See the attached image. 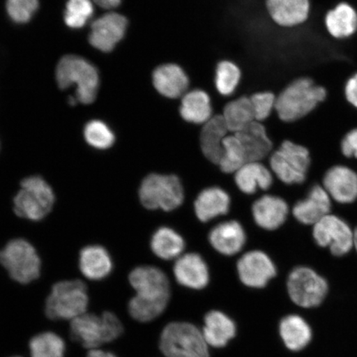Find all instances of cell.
Wrapping results in <instances>:
<instances>
[{"mask_svg":"<svg viewBox=\"0 0 357 357\" xmlns=\"http://www.w3.org/2000/svg\"><path fill=\"white\" fill-rule=\"evenodd\" d=\"M326 26L334 38L349 37L357 29V13L348 4H339L326 16Z\"/></svg>","mask_w":357,"mask_h":357,"instance_id":"obj_31","label":"cell"},{"mask_svg":"<svg viewBox=\"0 0 357 357\" xmlns=\"http://www.w3.org/2000/svg\"><path fill=\"white\" fill-rule=\"evenodd\" d=\"M229 195L218 187H212L201 192L195 203L196 215L204 222L226 214L229 212Z\"/></svg>","mask_w":357,"mask_h":357,"instance_id":"obj_27","label":"cell"},{"mask_svg":"<svg viewBox=\"0 0 357 357\" xmlns=\"http://www.w3.org/2000/svg\"><path fill=\"white\" fill-rule=\"evenodd\" d=\"M93 2L102 8L109 10V8L119 7L122 3V0H93Z\"/></svg>","mask_w":357,"mask_h":357,"instance_id":"obj_42","label":"cell"},{"mask_svg":"<svg viewBox=\"0 0 357 357\" xmlns=\"http://www.w3.org/2000/svg\"><path fill=\"white\" fill-rule=\"evenodd\" d=\"M289 213L284 200L265 195L253 204L252 213L257 225L266 230H275L283 225Z\"/></svg>","mask_w":357,"mask_h":357,"instance_id":"obj_24","label":"cell"},{"mask_svg":"<svg viewBox=\"0 0 357 357\" xmlns=\"http://www.w3.org/2000/svg\"><path fill=\"white\" fill-rule=\"evenodd\" d=\"M235 135L243 146L248 162H260L270 154L273 146L263 123L253 121Z\"/></svg>","mask_w":357,"mask_h":357,"instance_id":"obj_23","label":"cell"},{"mask_svg":"<svg viewBox=\"0 0 357 357\" xmlns=\"http://www.w3.org/2000/svg\"><path fill=\"white\" fill-rule=\"evenodd\" d=\"M227 129L231 134L238 133L255 121L251 100L248 96H240L226 102L222 112Z\"/></svg>","mask_w":357,"mask_h":357,"instance_id":"obj_30","label":"cell"},{"mask_svg":"<svg viewBox=\"0 0 357 357\" xmlns=\"http://www.w3.org/2000/svg\"><path fill=\"white\" fill-rule=\"evenodd\" d=\"M235 181L241 191L252 195L258 189H269L273 178L269 169L261 163L254 162L245 163L236 172Z\"/></svg>","mask_w":357,"mask_h":357,"instance_id":"obj_29","label":"cell"},{"mask_svg":"<svg viewBox=\"0 0 357 357\" xmlns=\"http://www.w3.org/2000/svg\"><path fill=\"white\" fill-rule=\"evenodd\" d=\"M203 335L207 344L222 347L227 344L236 334L234 321L223 312L211 311L205 317Z\"/></svg>","mask_w":357,"mask_h":357,"instance_id":"obj_28","label":"cell"},{"mask_svg":"<svg viewBox=\"0 0 357 357\" xmlns=\"http://www.w3.org/2000/svg\"><path fill=\"white\" fill-rule=\"evenodd\" d=\"M56 82L62 89L77 86V100L82 104L96 100L100 86L99 73L91 62L74 55L66 56L56 67Z\"/></svg>","mask_w":357,"mask_h":357,"instance_id":"obj_3","label":"cell"},{"mask_svg":"<svg viewBox=\"0 0 357 357\" xmlns=\"http://www.w3.org/2000/svg\"><path fill=\"white\" fill-rule=\"evenodd\" d=\"M15 357H20V356H15Z\"/></svg>","mask_w":357,"mask_h":357,"instance_id":"obj_45","label":"cell"},{"mask_svg":"<svg viewBox=\"0 0 357 357\" xmlns=\"http://www.w3.org/2000/svg\"><path fill=\"white\" fill-rule=\"evenodd\" d=\"M84 138L89 145L96 149L105 150L114 145L115 136L108 125L100 120H93L84 127Z\"/></svg>","mask_w":357,"mask_h":357,"instance_id":"obj_36","label":"cell"},{"mask_svg":"<svg viewBox=\"0 0 357 357\" xmlns=\"http://www.w3.org/2000/svg\"><path fill=\"white\" fill-rule=\"evenodd\" d=\"M287 289L290 300L305 310L318 309L327 300L328 281L314 270L297 267L289 274Z\"/></svg>","mask_w":357,"mask_h":357,"instance_id":"obj_8","label":"cell"},{"mask_svg":"<svg viewBox=\"0 0 357 357\" xmlns=\"http://www.w3.org/2000/svg\"><path fill=\"white\" fill-rule=\"evenodd\" d=\"M229 132L222 114H214L201 127L199 136L200 149L211 162L220 163L223 153V140Z\"/></svg>","mask_w":357,"mask_h":357,"instance_id":"obj_19","label":"cell"},{"mask_svg":"<svg viewBox=\"0 0 357 357\" xmlns=\"http://www.w3.org/2000/svg\"><path fill=\"white\" fill-rule=\"evenodd\" d=\"M312 234L317 244L329 248L334 256L345 255L354 245L350 227L340 218L330 214L314 225Z\"/></svg>","mask_w":357,"mask_h":357,"instance_id":"obj_12","label":"cell"},{"mask_svg":"<svg viewBox=\"0 0 357 357\" xmlns=\"http://www.w3.org/2000/svg\"><path fill=\"white\" fill-rule=\"evenodd\" d=\"M178 113L185 123L202 126L214 115L211 96L203 89H190L180 100Z\"/></svg>","mask_w":357,"mask_h":357,"instance_id":"obj_18","label":"cell"},{"mask_svg":"<svg viewBox=\"0 0 357 357\" xmlns=\"http://www.w3.org/2000/svg\"><path fill=\"white\" fill-rule=\"evenodd\" d=\"M270 162L275 175L285 184H301L305 181L310 155L305 146L287 140L272 154Z\"/></svg>","mask_w":357,"mask_h":357,"instance_id":"obj_11","label":"cell"},{"mask_svg":"<svg viewBox=\"0 0 357 357\" xmlns=\"http://www.w3.org/2000/svg\"><path fill=\"white\" fill-rule=\"evenodd\" d=\"M325 97L324 88L316 86L310 78H298L276 96L275 112L280 121L296 122L311 113Z\"/></svg>","mask_w":357,"mask_h":357,"instance_id":"obj_2","label":"cell"},{"mask_svg":"<svg viewBox=\"0 0 357 357\" xmlns=\"http://www.w3.org/2000/svg\"><path fill=\"white\" fill-rule=\"evenodd\" d=\"M151 247L158 257L172 260L181 255L185 242L176 231L169 227H160L151 238Z\"/></svg>","mask_w":357,"mask_h":357,"instance_id":"obj_32","label":"cell"},{"mask_svg":"<svg viewBox=\"0 0 357 357\" xmlns=\"http://www.w3.org/2000/svg\"><path fill=\"white\" fill-rule=\"evenodd\" d=\"M123 332L121 322L111 312H105L100 317L86 312L71 320L70 324L71 337L91 350L114 341Z\"/></svg>","mask_w":357,"mask_h":357,"instance_id":"obj_4","label":"cell"},{"mask_svg":"<svg viewBox=\"0 0 357 357\" xmlns=\"http://www.w3.org/2000/svg\"><path fill=\"white\" fill-rule=\"evenodd\" d=\"M139 197L146 208L172 211L183 203L184 190L180 178L176 176L151 174L142 183Z\"/></svg>","mask_w":357,"mask_h":357,"instance_id":"obj_10","label":"cell"},{"mask_svg":"<svg viewBox=\"0 0 357 357\" xmlns=\"http://www.w3.org/2000/svg\"><path fill=\"white\" fill-rule=\"evenodd\" d=\"M89 303L87 288L79 280H65L52 287L46 302L49 319H70L86 314Z\"/></svg>","mask_w":357,"mask_h":357,"instance_id":"obj_5","label":"cell"},{"mask_svg":"<svg viewBox=\"0 0 357 357\" xmlns=\"http://www.w3.org/2000/svg\"><path fill=\"white\" fill-rule=\"evenodd\" d=\"M91 0H68L64 15L66 24L71 29H80L93 15Z\"/></svg>","mask_w":357,"mask_h":357,"instance_id":"obj_37","label":"cell"},{"mask_svg":"<svg viewBox=\"0 0 357 357\" xmlns=\"http://www.w3.org/2000/svg\"><path fill=\"white\" fill-rule=\"evenodd\" d=\"M156 92L165 99L180 100L190 89V79L185 70L175 63L160 65L151 73Z\"/></svg>","mask_w":357,"mask_h":357,"instance_id":"obj_14","label":"cell"},{"mask_svg":"<svg viewBox=\"0 0 357 357\" xmlns=\"http://www.w3.org/2000/svg\"><path fill=\"white\" fill-rule=\"evenodd\" d=\"M174 273L178 283L190 289H204L208 283L206 263L196 253L185 254L178 257L174 266Z\"/></svg>","mask_w":357,"mask_h":357,"instance_id":"obj_22","label":"cell"},{"mask_svg":"<svg viewBox=\"0 0 357 357\" xmlns=\"http://www.w3.org/2000/svg\"><path fill=\"white\" fill-rule=\"evenodd\" d=\"M238 271L242 282L252 288L265 287L276 275L274 263L266 254L260 251L249 252L241 257Z\"/></svg>","mask_w":357,"mask_h":357,"instance_id":"obj_15","label":"cell"},{"mask_svg":"<svg viewBox=\"0 0 357 357\" xmlns=\"http://www.w3.org/2000/svg\"><path fill=\"white\" fill-rule=\"evenodd\" d=\"M223 153L218 166L225 173H234L248 163L243 146L235 134L223 140Z\"/></svg>","mask_w":357,"mask_h":357,"instance_id":"obj_35","label":"cell"},{"mask_svg":"<svg viewBox=\"0 0 357 357\" xmlns=\"http://www.w3.org/2000/svg\"><path fill=\"white\" fill-rule=\"evenodd\" d=\"M209 241L218 252L227 256L234 255L243 248L245 231L238 222H222L211 231Z\"/></svg>","mask_w":357,"mask_h":357,"instance_id":"obj_25","label":"cell"},{"mask_svg":"<svg viewBox=\"0 0 357 357\" xmlns=\"http://www.w3.org/2000/svg\"><path fill=\"white\" fill-rule=\"evenodd\" d=\"M87 357H117L110 352H105L104 351L93 349L89 351Z\"/></svg>","mask_w":357,"mask_h":357,"instance_id":"obj_43","label":"cell"},{"mask_svg":"<svg viewBox=\"0 0 357 357\" xmlns=\"http://www.w3.org/2000/svg\"><path fill=\"white\" fill-rule=\"evenodd\" d=\"M268 15L280 28H294L309 17L310 0H266Z\"/></svg>","mask_w":357,"mask_h":357,"instance_id":"obj_16","label":"cell"},{"mask_svg":"<svg viewBox=\"0 0 357 357\" xmlns=\"http://www.w3.org/2000/svg\"><path fill=\"white\" fill-rule=\"evenodd\" d=\"M29 349L32 357H64L66 346L57 334L47 332L31 339Z\"/></svg>","mask_w":357,"mask_h":357,"instance_id":"obj_34","label":"cell"},{"mask_svg":"<svg viewBox=\"0 0 357 357\" xmlns=\"http://www.w3.org/2000/svg\"><path fill=\"white\" fill-rule=\"evenodd\" d=\"M127 17L117 13H109L93 22L89 41L101 52H109L126 34Z\"/></svg>","mask_w":357,"mask_h":357,"instance_id":"obj_13","label":"cell"},{"mask_svg":"<svg viewBox=\"0 0 357 357\" xmlns=\"http://www.w3.org/2000/svg\"><path fill=\"white\" fill-rule=\"evenodd\" d=\"M160 347L167 357H209L203 333L188 323H172L164 328Z\"/></svg>","mask_w":357,"mask_h":357,"instance_id":"obj_6","label":"cell"},{"mask_svg":"<svg viewBox=\"0 0 357 357\" xmlns=\"http://www.w3.org/2000/svg\"><path fill=\"white\" fill-rule=\"evenodd\" d=\"M342 151L343 155L347 158H357V129L350 132L342 142Z\"/></svg>","mask_w":357,"mask_h":357,"instance_id":"obj_40","label":"cell"},{"mask_svg":"<svg viewBox=\"0 0 357 357\" xmlns=\"http://www.w3.org/2000/svg\"><path fill=\"white\" fill-rule=\"evenodd\" d=\"M279 330L284 346L293 352L305 351L314 338V331L309 321L298 314L284 317Z\"/></svg>","mask_w":357,"mask_h":357,"instance_id":"obj_20","label":"cell"},{"mask_svg":"<svg viewBox=\"0 0 357 357\" xmlns=\"http://www.w3.org/2000/svg\"><path fill=\"white\" fill-rule=\"evenodd\" d=\"M242 77V70L235 62L229 60L218 62L214 77L217 92L222 97L230 100L238 89Z\"/></svg>","mask_w":357,"mask_h":357,"instance_id":"obj_33","label":"cell"},{"mask_svg":"<svg viewBox=\"0 0 357 357\" xmlns=\"http://www.w3.org/2000/svg\"><path fill=\"white\" fill-rule=\"evenodd\" d=\"M324 189L341 204H350L357 199V174L350 168L337 166L326 173Z\"/></svg>","mask_w":357,"mask_h":357,"instance_id":"obj_17","label":"cell"},{"mask_svg":"<svg viewBox=\"0 0 357 357\" xmlns=\"http://www.w3.org/2000/svg\"><path fill=\"white\" fill-rule=\"evenodd\" d=\"M39 6L38 0H7V11L17 24H26L32 19Z\"/></svg>","mask_w":357,"mask_h":357,"instance_id":"obj_39","label":"cell"},{"mask_svg":"<svg viewBox=\"0 0 357 357\" xmlns=\"http://www.w3.org/2000/svg\"><path fill=\"white\" fill-rule=\"evenodd\" d=\"M275 93L271 91H260L250 96L255 121L265 123L275 112Z\"/></svg>","mask_w":357,"mask_h":357,"instance_id":"obj_38","label":"cell"},{"mask_svg":"<svg viewBox=\"0 0 357 357\" xmlns=\"http://www.w3.org/2000/svg\"><path fill=\"white\" fill-rule=\"evenodd\" d=\"M79 269L89 280H100L111 273L113 262L105 248L89 245L80 252Z\"/></svg>","mask_w":357,"mask_h":357,"instance_id":"obj_26","label":"cell"},{"mask_svg":"<svg viewBox=\"0 0 357 357\" xmlns=\"http://www.w3.org/2000/svg\"><path fill=\"white\" fill-rule=\"evenodd\" d=\"M129 281L137 291L128 303L132 318L146 323L162 314L171 296L169 280L164 272L153 266L137 267L131 272Z\"/></svg>","mask_w":357,"mask_h":357,"instance_id":"obj_1","label":"cell"},{"mask_svg":"<svg viewBox=\"0 0 357 357\" xmlns=\"http://www.w3.org/2000/svg\"><path fill=\"white\" fill-rule=\"evenodd\" d=\"M55 202L52 187L40 176H30L21 183V190L13 199L17 216L40 221L51 212Z\"/></svg>","mask_w":357,"mask_h":357,"instance_id":"obj_7","label":"cell"},{"mask_svg":"<svg viewBox=\"0 0 357 357\" xmlns=\"http://www.w3.org/2000/svg\"><path fill=\"white\" fill-rule=\"evenodd\" d=\"M346 96L347 100L357 108V74L348 80L346 86Z\"/></svg>","mask_w":357,"mask_h":357,"instance_id":"obj_41","label":"cell"},{"mask_svg":"<svg viewBox=\"0 0 357 357\" xmlns=\"http://www.w3.org/2000/svg\"><path fill=\"white\" fill-rule=\"evenodd\" d=\"M331 201L328 192L319 185L312 187L305 199L300 201L293 208L294 216L303 225H316L328 215Z\"/></svg>","mask_w":357,"mask_h":357,"instance_id":"obj_21","label":"cell"},{"mask_svg":"<svg viewBox=\"0 0 357 357\" xmlns=\"http://www.w3.org/2000/svg\"><path fill=\"white\" fill-rule=\"evenodd\" d=\"M354 244L355 245V248L356 249V251H357V229H356L355 231V233L354 234Z\"/></svg>","mask_w":357,"mask_h":357,"instance_id":"obj_44","label":"cell"},{"mask_svg":"<svg viewBox=\"0 0 357 357\" xmlns=\"http://www.w3.org/2000/svg\"><path fill=\"white\" fill-rule=\"evenodd\" d=\"M0 263L10 278L20 284L37 280L41 270V261L37 251L24 239H13L0 251Z\"/></svg>","mask_w":357,"mask_h":357,"instance_id":"obj_9","label":"cell"}]
</instances>
